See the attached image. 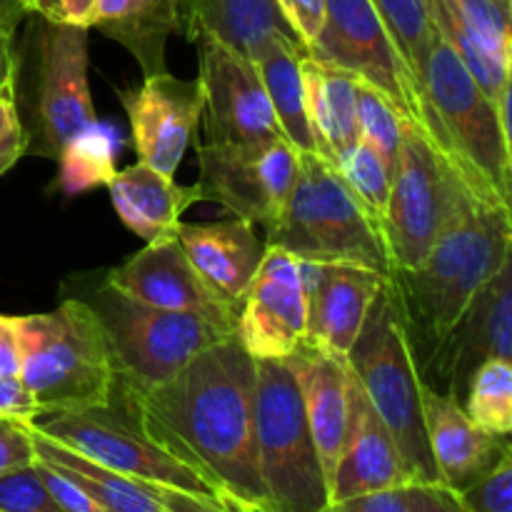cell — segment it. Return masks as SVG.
I'll return each mask as SVG.
<instances>
[{
	"label": "cell",
	"mask_w": 512,
	"mask_h": 512,
	"mask_svg": "<svg viewBox=\"0 0 512 512\" xmlns=\"http://www.w3.org/2000/svg\"><path fill=\"white\" fill-rule=\"evenodd\" d=\"M113 398L230 512H270L255 458V360L235 335L155 388L115 383Z\"/></svg>",
	"instance_id": "cell-1"
},
{
	"label": "cell",
	"mask_w": 512,
	"mask_h": 512,
	"mask_svg": "<svg viewBox=\"0 0 512 512\" xmlns=\"http://www.w3.org/2000/svg\"><path fill=\"white\" fill-rule=\"evenodd\" d=\"M510 258V205L480 198L463 180H455L448 213L423 263L390 275L408 335H418L425 365L433 363L475 295Z\"/></svg>",
	"instance_id": "cell-2"
},
{
	"label": "cell",
	"mask_w": 512,
	"mask_h": 512,
	"mask_svg": "<svg viewBox=\"0 0 512 512\" xmlns=\"http://www.w3.org/2000/svg\"><path fill=\"white\" fill-rule=\"evenodd\" d=\"M420 120L453 173L488 200L510 205V128L455 50L435 35L420 85Z\"/></svg>",
	"instance_id": "cell-3"
},
{
	"label": "cell",
	"mask_w": 512,
	"mask_h": 512,
	"mask_svg": "<svg viewBox=\"0 0 512 512\" xmlns=\"http://www.w3.org/2000/svg\"><path fill=\"white\" fill-rule=\"evenodd\" d=\"M20 380L38 415L75 413L113 403L115 368L98 315L85 300H63L53 313L15 315Z\"/></svg>",
	"instance_id": "cell-4"
},
{
	"label": "cell",
	"mask_w": 512,
	"mask_h": 512,
	"mask_svg": "<svg viewBox=\"0 0 512 512\" xmlns=\"http://www.w3.org/2000/svg\"><path fill=\"white\" fill-rule=\"evenodd\" d=\"M348 365L365 398L393 435L415 483H440L425 433V380L420 378L403 305L390 278L350 348Z\"/></svg>",
	"instance_id": "cell-5"
},
{
	"label": "cell",
	"mask_w": 512,
	"mask_h": 512,
	"mask_svg": "<svg viewBox=\"0 0 512 512\" xmlns=\"http://www.w3.org/2000/svg\"><path fill=\"white\" fill-rule=\"evenodd\" d=\"M265 245L305 263H350L390 278L388 253L373 218L348 188L338 165L300 153L298 175Z\"/></svg>",
	"instance_id": "cell-6"
},
{
	"label": "cell",
	"mask_w": 512,
	"mask_h": 512,
	"mask_svg": "<svg viewBox=\"0 0 512 512\" xmlns=\"http://www.w3.org/2000/svg\"><path fill=\"white\" fill-rule=\"evenodd\" d=\"M253 430L270 512H320L328 480L288 360H255Z\"/></svg>",
	"instance_id": "cell-7"
},
{
	"label": "cell",
	"mask_w": 512,
	"mask_h": 512,
	"mask_svg": "<svg viewBox=\"0 0 512 512\" xmlns=\"http://www.w3.org/2000/svg\"><path fill=\"white\" fill-rule=\"evenodd\" d=\"M98 315L115 368V383L155 388L178 375L198 353L235 335V325L185 310L138 303L108 283L85 300Z\"/></svg>",
	"instance_id": "cell-8"
},
{
	"label": "cell",
	"mask_w": 512,
	"mask_h": 512,
	"mask_svg": "<svg viewBox=\"0 0 512 512\" xmlns=\"http://www.w3.org/2000/svg\"><path fill=\"white\" fill-rule=\"evenodd\" d=\"M30 425L125 478L153 485V488L180 490V493L223 505L193 470L185 468L158 443H153L138 420L130 415V410L115 398L113 403L98 405V408L38 415Z\"/></svg>",
	"instance_id": "cell-9"
},
{
	"label": "cell",
	"mask_w": 512,
	"mask_h": 512,
	"mask_svg": "<svg viewBox=\"0 0 512 512\" xmlns=\"http://www.w3.org/2000/svg\"><path fill=\"white\" fill-rule=\"evenodd\" d=\"M455 180L458 175L445 163L423 125L405 118L388 210L380 228L393 273H405L423 263L448 213Z\"/></svg>",
	"instance_id": "cell-10"
},
{
	"label": "cell",
	"mask_w": 512,
	"mask_h": 512,
	"mask_svg": "<svg viewBox=\"0 0 512 512\" xmlns=\"http://www.w3.org/2000/svg\"><path fill=\"white\" fill-rule=\"evenodd\" d=\"M38 18L35 145L45 158H63L93 130L88 85V28Z\"/></svg>",
	"instance_id": "cell-11"
},
{
	"label": "cell",
	"mask_w": 512,
	"mask_h": 512,
	"mask_svg": "<svg viewBox=\"0 0 512 512\" xmlns=\"http://www.w3.org/2000/svg\"><path fill=\"white\" fill-rule=\"evenodd\" d=\"M203 200L270 230L298 175V150L285 138L198 145Z\"/></svg>",
	"instance_id": "cell-12"
},
{
	"label": "cell",
	"mask_w": 512,
	"mask_h": 512,
	"mask_svg": "<svg viewBox=\"0 0 512 512\" xmlns=\"http://www.w3.org/2000/svg\"><path fill=\"white\" fill-rule=\"evenodd\" d=\"M308 55L375 85L408 120H420L418 85L370 0H325L323 28Z\"/></svg>",
	"instance_id": "cell-13"
},
{
	"label": "cell",
	"mask_w": 512,
	"mask_h": 512,
	"mask_svg": "<svg viewBox=\"0 0 512 512\" xmlns=\"http://www.w3.org/2000/svg\"><path fill=\"white\" fill-rule=\"evenodd\" d=\"M195 45L208 143L285 138L253 60L213 35H198Z\"/></svg>",
	"instance_id": "cell-14"
},
{
	"label": "cell",
	"mask_w": 512,
	"mask_h": 512,
	"mask_svg": "<svg viewBox=\"0 0 512 512\" xmlns=\"http://www.w3.org/2000/svg\"><path fill=\"white\" fill-rule=\"evenodd\" d=\"M235 338L253 360H288L308 340V305L300 263L280 248L265 258L240 303Z\"/></svg>",
	"instance_id": "cell-15"
},
{
	"label": "cell",
	"mask_w": 512,
	"mask_h": 512,
	"mask_svg": "<svg viewBox=\"0 0 512 512\" xmlns=\"http://www.w3.org/2000/svg\"><path fill=\"white\" fill-rule=\"evenodd\" d=\"M128 115L135 153L140 163L175 175L190 140L203 118V85L170 75H145L138 88L118 90Z\"/></svg>",
	"instance_id": "cell-16"
},
{
	"label": "cell",
	"mask_w": 512,
	"mask_h": 512,
	"mask_svg": "<svg viewBox=\"0 0 512 512\" xmlns=\"http://www.w3.org/2000/svg\"><path fill=\"white\" fill-rule=\"evenodd\" d=\"M105 283L118 293L163 310H185L235 325L238 308L225 303L195 270L178 238L145 243L143 250L115 265Z\"/></svg>",
	"instance_id": "cell-17"
},
{
	"label": "cell",
	"mask_w": 512,
	"mask_h": 512,
	"mask_svg": "<svg viewBox=\"0 0 512 512\" xmlns=\"http://www.w3.org/2000/svg\"><path fill=\"white\" fill-rule=\"evenodd\" d=\"M298 263L308 305L305 343L348 358L388 278L350 263Z\"/></svg>",
	"instance_id": "cell-18"
},
{
	"label": "cell",
	"mask_w": 512,
	"mask_h": 512,
	"mask_svg": "<svg viewBox=\"0 0 512 512\" xmlns=\"http://www.w3.org/2000/svg\"><path fill=\"white\" fill-rule=\"evenodd\" d=\"M490 358H512V258L475 295L428 368L460 400L473 370Z\"/></svg>",
	"instance_id": "cell-19"
},
{
	"label": "cell",
	"mask_w": 512,
	"mask_h": 512,
	"mask_svg": "<svg viewBox=\"0 0 512 512\" xmlns=\"http://www.w3.org/2000/svg\"><path fill=\"white\" fill-rule=\"evenodd\" d=\"M413 483V473L405 465L393 435L388 433L353 375L350 425L338 465L330 478L328 503L355 498V495L380 493V490L408 488Z\"/></svg>",
	"instance_id": "cell-20"
},
{
	"label": "cell",
	"mask_w": 512,
	"mask_h": 512,
	"mask_svg": "<svg viewBox=\"0 0 512 512\" xmlns=\"http://www.w3.org/2000/svg\"><path fill=\"white\" fill-rule=\"evenodd\" d=\"M303 400L305 420L323 465L325 480L333 478L343 450L345 435L350 425V388H353V370L348 358L328 353L323 348L305 343L303 348L288 358Z\"/></svg>",
	"instance_id": "cell-21"
},
{
	"label": "cell",
	"mask_w": 512,
	"mask_h": 512,
	"mask_svg": "<svg viewBox=\"0 0 512 512\" xmlns=\"http://www.w3.org/2000/svg\"><path fill=\"white\" fill-rule=\"evenodd\" d=\"M423 413L438 480L458 493L488 473L510 450L508 438L480 430L468 418L460 400L428 383L423 390Z\"/></svg>",
	"instance_id": "cell-22"
},
{
	"label": "cell",
	"mask_w": 512,
	"mask_h": 512,
	"mask_svg": "<svg viewBox=\"0 0 512 512\" xmlns=\"http://www.w3.org/2000/svg\"><path fill=\"white\" fill-rule=\"evenodd\" d=\"M175 238L205 283L240 310L268 250L255 225L235 215L218 223H180Z\"/></svg>",
	"instance_id": "cell-23"
},
{
	"label": "cell",
	"mask_w": 512,
	"mask_h": 512,
	"mask_svg": "<svg viewBox=\"0 0 512 512\" xmlns=\"http://www.w3.org/2000/svg\"><path fill=\"white\" fill-rule=\"evenodd\" d=\"M108 190L125 228L140 235L145 243L175 238L185 210L203 200L198 183L178 185L173 175L160 173L140 160L110 175Z\"/></svg>",
	"instance_id": "cell-24"
},
{
	"label": "cell",
	"mask_w": 512,
	"mask_h": 512,
	"mask_svg": "<svg viewBox=\"0 0 512 512\" xmlns=\"http://www.w3.org/2000/svg\"><path fill=\"white\" fill-rule=\"evenodd\" d=\"M305 110L315 135L318 155L338 165L348 150L360 143L358 128V75L333 68L305 55L300 60Z\"/></svg>",
	"instance_id": "cell-25"
},
{
	"label": "cell",
	"mask_w": 512,
	"mask_h": 512,
	"mask_svg": "<svg viewBox=\"0 0 512 512\" xmlns=\"http://www.w3.org/2000/svg\"><path fill=\"white\" fill-rule=\"evenodd\" d=\"M28 428L33 435L35 458L78 485L103 512H163L168 488H153V485L125 478V475L85 458L78 450L48 438L30 423Z\"/></svg>",
	"instance_id": "cell-26"
},
{
	"label": "cell",
	"mask_w": 512,
	"mask_h": 512,
	"mask_svg": "<svg viewBox=\"0 0 512 512\" xmlns=\"http://www.w3.org/2000/svg\"><path fill=\"white\" fill-rule=\"evenodd\" d=\"M180 25L178 0H98L90 28L123 45L143 75L165 73V45Z\"/></svg>",
	"instance_id": "cell-27"
},
{
	"label": "cell",
	"mask_w": 512,
	"mask_h": 512,
	"mask_svg": "<svg viewBox=\"0 0 512 512\" xmlns=\"http://www.w3.org/2000/svg\"><path fill=\"white\" fill-rule=\"evenodd\" d=\"M305 55L308 50L298 40L273 33L260 40L258 48L250 53V60L255 63L285 140L300 153H318L308 110H305L303 73H300V60Z\"/></svg>",
	"instance_id": "cell-28"
},
{
	"label": "cell",
	"mask_w": 512,
	"mask_h": 512,
	"mask_svg": "<svg viewBox=\"0 0 512 512\" xmlns=\"http://www.w3.org/2000/svg\"><path fill=\"white\" fill-rule=\"evenodd\" d=\"M180 33L190 43L198 35H213L248 58L273 33L298 40L275 0H193Z\"/></svg>",
	"instance_id": "cell-29"
},
{
	"label": "cell",
	"mask_w": 512,
	"mask_h": 512,
	"mask_svg": "<svg viewBox=\"0 0 512 512\" xmlns=\"http://www.w3.org/2000/svg\"><path fill=\"white\" fill-rule=\"evenodd\" d=\"M463 410L480 430L498 438L512 433V360L490 358L473 370Z\"/></svg>",
	"instance_id": "cell-30"
},
{
	"label": "cell",
	"mask_w": 512,
	"mask_h": 512,
	"mask_svg": "<svg viewBox=\"0 0 512 512\" xmlns=\"http://www.w3.org/2000/svg\"><path fill=\"white\" fill-rule=\"evenodd\" d=\"M383 18L405 68L413 75L415 85H423L428 68L430 48L435 40V25L430 18L428 0H370Z\"/></svg>",
	"instance_id": "cell-31"
},
{
	"label": "cell",
	"mask_w": 512,
	"mask_h": 512,
	"mask_svg": "<svg viewBox=\"0 0 512 512\" xmlns=\"http://www.w3.org/2000/svg\"><path fill=\"white\" fill-rule=\"evenodd\" d=\"M338 170L345 178V183H348V188L353 190L355 198H358V203L365 208V213L373 218L375 228H383L390 198V183H393V170L385 163L383 155L373 145L360 140L353 150H348L338 160Z\"/></svg>",
	"instance_id": "cell-32"
},
{
	"label": "cell",
	"mask_w": 512,
	"mask_h": 512,
	"mask_svg": "<svg viewBox=\"0 0 512 512\" xmlns=\"http://www.w3.org/2000/svg\"><path fill=\"white\" fill-rule=\"evenodd\" d=\"M403 115L390 103L388 95L375 85L360 80L358 83V128L360 140L373 145L390 170H395L403 140Z\"/></svg>",
	"instance_id": "cell-33"
},
{
	"label": "cell",
	"mask_w": 512,
	"mask_h": 512,
	"mask_svg": "<svg viewBox=\"0 0 512 512\" xmlns=\"http://www.w3.org/2000/svg\"><path fill=\"white\" fill-rule=\"evenodd\" d=\"M445 5L498 63L512 68V0H445Z\"/></svg>",
	"instance_id": "cell-34"
},
{
	"label": "cell",
	"mask_w": 512,
	"mask_h": 512,
	"mask_svg": "<svg viewBox=\"0 0 512 512\" xmlns=\"http://www.w3.org/2000/svg\"><path fill=\"white\" fill-rule=\"evenodd\" d=\"M0 512H60L40 478L38 463L0 478Z\"/></svg>",
	"instance_id": "cell-35"
},
{
	"label": "cell",
	"mask_w": 512,
	"mask_h": 512,
	"mask_svg": "<svg viewBox=\"0 0 512 512\" xmlns=\"http://www.w3.org/2000/svg\"><path fill=\"white\" fill-rule=\"evenodd\" d=\"M460 498L468 512H512V450L473 485L460 490Z\"/></svg>",
	"instance_id": "cell-36"
},
{
	"label": "cell",
	"mask_w": 512,
	"mask_h": 512,
	"mask_svg": "<svg viewBox=\"0 0 512 512\" xmlns=\"http://www.w3.org/2000/svg\"><path fill=\"white\" fill-rule=\"evenodd\" d=\"M35 463V445L28 423L0 418V478Z\"/></svg>",
	"instance_id": "cell-37"
},
{
	"label": "cell",
	"mask_w": 512,
	"mask_h": 512,
	"mask_svg": "<svg viewBox=\"0 0 512 512\" xmlns=\"http://www.w3.org/2000/svg\"><path fill=\"white\" fill-rule=\"evenodd\" d=\"M30 145L28 130L23 128L18 105L10 95H0V175L8 173L25 155Z\"/></svg>",
	"instance_id": "cell-38"
},
{
	"label": "cell",
	"mask_w": 512,
	"mask_h": 512,
	"mask_svg": "<svg viewBox=\"0 0 512 512\" xmlns=\"http://www.w3.org/2000/svg\"><path fill=\"white\" fill-rule=\"evenodd\" d=\"M293 28L295 38L300 40L305 50L315 43L320 28H323V15H325V0H275Z\"/></svg>",
	"instance_id": "cell-39"
},
{
	"label": "cell",
	"mask_w": 512,
	"mask_h": 512,
	"mask_svg": "<svg viewBox=\"0 0 512 512\" xmlns=\"http://www.w3.org/2000/svg\"><path fill=\"white\" fill-rule=\"evenodd\" d=\"M408 512H468L458 490L443 483L408 485Z\"/></svg>",
	"instance_id": "cell-40"
},
{
	"label": "cell",
	"mask_w": 512,
	"mask_h": 512,
	"mask_svg": "<svg viewBox=\"0 0 512 512\" xmlns=\"http://www.w3.org/2000/svg\"><path fill=\"white\" fill-rule=\"evenodd\" d=\"M320 512H408V488L380 490V493L335 500Z\"/></svg>",
	"instance_id": "cell-41"
},
{
	"label": "cell",
	"mask_w": 512,
	"mask_h": 512,
	"mask_svg": "<svg viewBox=\"0 0 512 512\" xmlns=\"http://www.w3.org/2000/svg\"><path fill=\"white\" fill-rule=\"evenodd\" d=\"M35 463H38L40 478H43L45 488H48L50 498L55 500V505H58L60 512H103L93 503V500L88 498V495L83 493V490L78 488V485L70 483L68 478H63V475L55 473L53 468L40 463L38 458H35Z\"/></svg>",
	"instance_id": "cell-42"
},
{
	"label": "cell",
	"mask_w": 512,
	"mask_h": 512,
	"mask_svg": "<svg viewBox=\"0 0 512 512\" xmlns=\"http://www.w3.org/2000/svg\"><path fill=\"white\" fill-rule=\"evenodd\" d=\"M95 3L98 0H33V15L60 25H78L88 28L93 23Z\"/></svg>",
	"instance_id": "cell-43"
},
{
	"label": "cell",
	"mask_w": 512,
	"mask_h": 512,
	"mask_svg": "<svg viewBox=\"0 0 512 512\" xmlns=\"http://www.w3.org/2000/svg\"><path fill=\"white\" fill-rule=\"evenodd\" d=\"M0 418L20 423H33L38 418V405L20 378L0 375Z\"/></svg>",
	"instance_id": "cell-44"
},
{
	"label": "cell",
	"mask_w": 512,
	"mask_h": 512,
	"mask_svg": "<svg viewBox=\"0 0 512 512\" xmlns=\"http://www.w3.org/2000/svg\"><path fill=\"white\" fill-rule=\"evenodd\" d=\"M0 375L20 378V338L15 315H0Z\"/></svg>",
	"instance_id": "cell-45"
},
{
	"label": "cell",
	"mask_w": 512,
	"mask_h": 512,
	"mask_svg": "<svg viewBox=\"0 0 512 512\" xmlns=\"http://www.w3.org/2000/svg\"><path fill=\"white\" fill-rule=\"evenodd\" d=\"M15 33H0V95L15 98V83H18L20 60L13 43Z\"/></svg>",
	"instance_id": "cell-46"
},
{
	"label": "cell",
	"mask_w": 512,
	"mask_h": 512,
	"mask_svg": "<svg viewBox=\"0 0 512 512\" xmlns=\"http://www.w3.org/2000/svg\"><path fill=\"white\" fill-rule=\"evenodd\" d=\"M163 512H230V510L218 503H210V500L180 493V490H168V493H165Z\"/></svg>",
	"instance_id": "cell-47"
},
{
	"label": "cell",
	"mask_w": 512,
	"mask_h": 512,
	"mask_svg": "<svg viewBox=\"0 0 512 512\" xmlns=\"http://www.w3.org/2000/svg\"><path fill=\"white\" fill-rule=\"evenodd\" d=\"M30 15H33L30 0H0V33H15Z\"/></svg>",
	"instance_id": "cell-48"
},
{
	"label": "cell",
	"mask_w": 512,
	"mask_h": 512,
	"mask_svg": "<svg viewBox=\"0 0 512 512\" xmlns=\"http://www.w3.org/2000/svg\"><path fill=\"white\" fill-rule=\"evenodd\" d=\"M190 5H193V0H178V8H180V25H178V30L183 28L185 18H188V10H190Z\"/></svg>",
	"instance_id": "cell-49"
},
{
	"label": "cell",
	"mask_w": 512,
	"mask_h": 512,
	"mask_svg": "<svg viewBox=\"0 0 512 512\" xmlns=\"http://www.w3.org/2000/svg\"><path fill=\"white\" fill-rule=\"evenodd\" d=\"M30 3H33V0H30Z\"/></svg>",
	"instance_id": "cell-50"
}]
</instances>
